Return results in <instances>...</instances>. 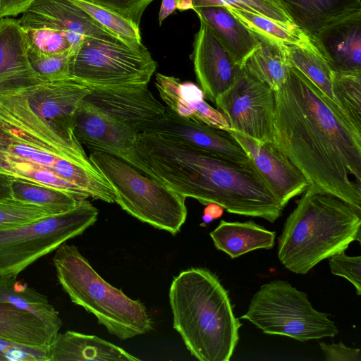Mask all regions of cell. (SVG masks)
<instances>
[{
	"label": "cell",
	"instance_id": "42",
	"mask_svg": "<svg viewBox=\"0 0 361 361\" xmlns=\"http://www.w3.org/2000/svg\"><path fill=\"white\" fill-rule=\"evenodd\" d=\"M14 178L0 172V200L13 198L12 183Z\"/></svg>",
	"mask_w": 361,
	"mask_h": 361
},
{
	"label": "cell",
	"instance_id": "3",
	"mask_svg": "<svg viewBox=\"0 0 361 361\" xmlns=\"http://www.w3.org/2000/svg\"><path fill=\"white\" fill-rule=\"evenodd\" d=\"M173 328L200 361H228L238 343L241 323L216 274L197 267L175 276L169 290Z\"/></svg>",
	"mask_w": 361,
	"mask_h": 361
},
{
	"label": "cell",
	"instance_id": "9",
	"mask_svg": "<svg viewBox=\"0 0 361 361\" xmlns=\"http://www.w3.org/2000/svg\"><path fill=\"white\" fill-rule=\"evenodd\" d=\"M98 214V209L85 200L68 212L0 228V276H18L68 240L82 234L96 222Z\"/></svg>",
	"mask_w": 361,
	"mask_h": 361
},
{
	"label": "cell",
	"instance_id": "43",
	"mask_svg": "<svg viewBox=\"0 0 361 361\" xmlns=\"http://www.w3.org/2000/svg\"><path fill=\"white\" fill-rule=\"evenodd\" d=\"M176 9V0H162L159 13V23L161 25L169 15Z\"/></svg>",
	"mask_w": 361,
	"mask_h": 361
},
{
	"label": "cell",
	"instance_id": "16",
	"mask_svg": "<svg viewBox=\"0 0 361 361\" xmlns=\"http://www.w3.org/2000/svg\"><path fill=\"white\" fill-rule=\"evenodd\" d=\"M192 60L196 78L204 97L214 104L234 84L242 67L234 62L212 30L202 20L195 37Z\"/></svg>",
	"mask_w": 361,
	"mask_h": 361
},
{
	"label": "cell",
	"instance_id": "26",
	"mask_svg": "<svg viewBox=\"0 0 361 361\" xmlns=\"http://www.w3.org/2000/svg\"><path fill=\"white\" fill-rule=\"evenodd\" d=\"M0 302L28 312L59 331L62 321L47 298L22 283L15 275L0 276Z\"/></svg>",
	"mask_w": 361,
	"mask_h": 361
},
{
	"label": "cell",
	"instance_id": "35",
	"mask_svg": "<svg viewBox=\"0 0 361 361\" xmlns=\"http://www.w3.org/2000/svg\"><path fill=\"white\" fill-rule=\"evenodd\" d=\"M73 50L47 55L29 47L27 56L36 75L47 80H59L69 78V62Z\"/></svg>",
	"mask_w": 361,
	"mask_h": 361
},
{
	"label": "cell",
	"instance_id": "38",
	"mask_svg": "<svg viewBox=\"0 0 361 361\" xmlns=\"http://www.w3.org/2000/svg\"><path fill=\"white\" fill-rule=\"evenodd\" d=\"M329 259L331 272L346 279L355 288L357 295L361 294V257H350L345 251L336 253Z\"/></svg>",
	"mask_w": 361,
	"mask_h": 361
},
{
	"label": "cell",
	"instance_id": "40",
	"mask_svg": "<svg viewBox=\"0 0 361 361\" xmlns=\"http://www.w3.org/2000/svg\"><path fill=\"white\" fill-rule=\"evenodd\" d=\"M319 346L327 361H361L360 349L347 347L341 341L338 343L320 342Z\"/></svg>",
	"mask_w": 361,
	"mask_h": 361
},
{
	"label": "cell",
	"instance_id": "4",
	"mask_svg": "<svg viewBox=\"0 0 361 361\" xmlns=\"http://www.w3.org/2000/svg\"><path fill=\"white\" fill-rule=\"evenodd\" d=\"M278 238V257L289 271L309 272L321 261L360 243L361 213L340 198L307 188Z\"/></svg>",
	"mask_w": 361,
	"mask_h": 361
},
{
	"label": "cell",
	"instance_id": "22",
	"mask_svg": "<svg viewBox=\"0 0 361 361\" xmlns=\"http://www.w3.org/2000/svg\"><path fill=\"white\" fill-rule=\"evenodd\" d=\"M293 23L311 39L326 25L361 11L360 0H279Z\"/></svg>",
	"mask_w": 361,
	"mask_h": 361
},
{
	"label": "cell",
	"instance_id": "19",
	"mask_svg": "<svg viewBox=\"0 0 361 361\" xmlns=\"http://www.w3.org/2000/svg\"><path fill=\"white\" fill-rule=\"evenodd\" d=\"M154 85L166 106L178 116L217 129H231L226 116L204 101V92L196 84L157 73Z\"/></svg>",
	"mask_w": 361,
	"mask_h": 361
},
{
	"label": "cell",
	"instance_id": "32",
	"mask_svg": "<svg viewBox=\"0 0 361 361\" xmlns=\"http://www.w3.org/2000/svg\"><path fill=\"white\" fill-rule=\"evenodd\" d=\"M333 91L338 106L361 130V72H334Z\"/></svg>",
	"mask_w": 361,
	"mask_h": 361
},
{
	"label": "cell",
	"instance_id": "34",
	"mask_svg": "<svg viewBox=\"0 0 361 361\" xmlns=\"http://www.w3.org/2000/svg\"><path fill=\"white\" fill-rule=\"evenodd\" d=\"M51 214L48 210L14 198L0 200V228L27 224Z\"/></svg>",
	"mask_w": 361,
	"mask_h": 361
},
{
	"label": "cell",
	"instance_id": "14",
	"mask_svg": "<svg viewBox=\"0 0 361 361\" xmlns=\"http://www.w3.org/2000/svg\"><path fill=\"white\" fill-rule=\"evenodd\" d=\"M23 30L47 28L66 34L73 49L86 39H97L118 44L122 40L71 0H35L17 19Z\"/></svg>",
	"mask_w": 361,
	"mask_h": 361
},
{
	"label": "cell",
	"instance_id": "1",
	"mask_svg": "<svg viewBox=\"0 0 361 361\" xmlns=\"http://www.w3.org/2000/svg\"><path fill=\"white\" fill-rule=\"evenodd\" d=\"M274 94L273 143L303 173L308 188L361 213V130L294 67Z\"/></svg>",
	"mask_w": 361,
	"mask_h": 361
},
{
	"label": "cell",
	"instance_id": "41",
	"mask_svg": "<svg viewBox=\"0 0 361 361\" xmlns=\"http://www.w3.org/2000/svg\"><path fill=\"white\" fill-rule=\"evenodd\" d=\"M35 0H0V18L23 13Z\"/></svg>",
	"mask_w": 361,
	"mask_h": 361
},
{
	"label": "cell",
	"instance_id": "10",
	"mask_svg": "<svg viewBox=\"0 0 361 361\" xmlns=\"http://www.w3.org/2000/svg\"><path fill=\"white\" fill-rule=\"evenodd\" d=\"M156 69L142 43L129 46L90 38L73 50L69 77L91 86L148 84Z\"/></svg>",
	"mask_w": 361,
	"mask_h": 361
},
{
	"label": "cell",
	"instance_id": "12",
	"mask_svg": "<svg viewBox=\"0 0 361 361\" xmlns=\"http://www.w3.org/2000/svg\"><path fill=\"white\" fill-rule=\"evenodd\" d=\"M147 85H87L90 91L82 100L138 134L146 133L166 118V106L154 97Z\"/></svg>",
	"mask_w": 361,
	"mask_h": 361
},
{
	"label": "cell",
	"instance_id": "28",
	"mask_svg": "<svg viewBox=\"0 0 361 361\" xmlns=\"http://www.w3.org/2000/svg\"><path fill=\"white\" fill-rule=\"evenodd\" d=\"M285 48L289 66L302 73L325 96L338 106L333 91L334 72L313 40Z\"/></svg>",
	"mask_w": 361,
	"mask_h": 361
},
{
	"label": "cell",
	"instance_id": "7",
	"mask_svg": "<svg viewBox=\"0 0 361 361\" xmlns=\"http://www.w3.org/2000/svg\"><path fill=\"white\" fill-rule=\"evenodd\" d=\"M89 158L110 184L124 211L153 227L176 234L187 217L185 197L120 158L92 150Z\"/></svg>",
	"mask_w": 361,
	"mask_h": 361
},
{
	"label": "cell",
	"instance_id": "44",
	"mask_svg": "<svg viewBox=\"0 0 361 361\" xmlns=\"http://www.w3.org/2000/svg\"><path fill=\"white\" fill-rule=\"evenodd\" d=\"M224 211V209L219 204L210 202L206 205L203 214L211 216L213 219H216L223 215Z\"/></svg>",
	"mask_w": 361,
	"mask_h": 361
},
{
	"label": "cell",
	"instance_id": "18",
	"mask_svg": "<svg viewBox=\"0 0 361 361\" xmlns=\"http://www.w3.org/2000/svg\"><path fill=\"white\" fill-rule=\"evenodd\" d=\"M312 39L334 72H361V11L326 25Z\"/></svg>",
	"mask_w": 361,
	"mask_h": 361
},
{
	"label": "cell",
	"instance_id": "33",
	"mask_svg": "<svg viewBox=\"0 0 361 361\" xmlns=\"http://www.w3.org/2000/svg\"><path fill=\"white\" fill-rule=\"evenodd\" d=\"M87 13L107 30L125 41L136 45L142 43L140 27L117 13L85 0H71Z\"/></svg>",
	"mask_w": 361,
	"mask_h": 361
},
{
	"label": "cell",
	"instance_id": "6",
	"mask_svg": "<svg viewBox=\"0 0 361 361\" xmlns=\"http://www.w3.org/2000/svg\"><path fill=\"white\" fill-rule=\"evenodd\" d=\"M0 172L14 179L111 203L114 192L94 166L68 159L0 132Z\"/></svg>",
	"mask_w": 361,
	"mask_h": 361
},
{
	"label": "cell",
	"instance_id": "8",
	"mask_svg": "<svg viewBox=\"0 0 361 361\" xmlns=\"http://www.w3.org/2000/svg\"><path fill=\"white\" fill-rule=\"evenodd\" d=\"M240 319L248 320L265 334L300 341L334 337L338 333L329 314L312 307L306 293L280 279L261 286Z\"/></svg>",
	"mask_w": 361,
	"mask_h": 361
},
{
	"label": "cell",
	"instance_id": "15",
	"mask_svg": "<svg viewBox=\"0 0 361 361\" xmlns=\"http://www.w3.org/2000/svg\"><path fill=\"white\" fill-rule=\"evenodd\" d=\"M228 131L244 149L283 207L308 188L303 173L273 142H258L232 129Z\"/></svg>",
	"mask_w": 361,
	"mask_h": 361
},
{
	"label": "cell",
	"instance_id": "27",
	"mask_svg": "<svg viewBox=\"0 0 361 361\" xmlns=\"http://www.w3.org/2000/svg\"><path fill=\"white\" fill-rule=\"evenodd\" d=\"M257 38L259 46L243 66L275 92L285 83L288 75L290 66L286 48L267 39Z\"/></svg>",
	"mask_w": 361,
	"mask_h": 361
},
{
	"label": "cell",
	"instance_id": "39",
	"mask_svg": "<svg viewBox=\"0 0 361 361\" xmlns=\"http://www.w3.org/2000/svg\"><path fill=\"white\" fill-rule=\"evenodd\" d=\"M100 6L132 21L140 27L146 8L154 0H85Z\"/></svg>",
	"mask_w": 361,
	"mask_h": 361
},
{
	"label": "cell",
	"instance_id": "36",
	"mask_svg": "<svg viewBox=\"0 0 361 361\" xmlns=\"http://www.w3.org/2000/svg\"><path fill=\"white\" fill-rule=\"evenodd\" d=\"M29 47L47 55L56 54L73 49L65 33L47 28L23 30Z\"/></svg>",
	"mask_w": 361,
	"mask_h": 361
},
{
	"label": "cell",
	"instance_id": "25",
	"mask_svg": "<svg viewBox=\"0 0 361 361\" xmlns=\"http://www.w3.org/2000/svg\"><path fill=\"white\" fill-rule=\"evenodd\" d=\"M58 333L34 314L0 302V337L27 345L49 346Z\"/></svg>",
	"mask_w": 361,
	"mask_h": 361
},
{
	"label": "cell",
	"instance_id": "21",
	"mask_svg": "<svg viewBox=\"0 0 361 361\" xmlns=\"http://www.w3.org/2000/svg\"><path fill=\"white\" fill-rule=\"evenodd\" d=\"M49 360L137 361L123 348L94 335L58 333L49 345Z\"/></svg>",
	"mask_w": 361,
	"mask_h": 361
},
{
	"label": "cell",
	"instance_id": "37",
	"mask_svg": "<svg viewBox=\"0 0 361 361\" xmlns=\"http://www.w3.org/2000/svg\"><path fill=\"white\" fill-rule=\"evenodd\" d=\"M49 360V346L27 345L0 337V361Z\"/></svg>",
	"mask_w": 361,
	"mask_h": 361
},
{
	"label": "cell",
	"instance_id": "5",
	"mask_svg": "<svg viewBox=\"0 0 361 361\" xmlns=\"http://www.w3.org/2000/svg\"><path fill=\"white\" fill-rule=\"evenodd\" d=\"M53 264L72 302L93 314L111 334L126 340L153 329L145 306L104 280L76 246L61 244L55 250Z\"/></svg>",
	"mask_w": 361,
	"mask_h": 361
},
{
	"label": "cell",
	"instance_id": "20",
	"mask_svg": "<svg viewBox=\"0 0 361 361\" xmlns=\"http://www.w3.org/2000/svg\"><path fill=\"white\" fill-rule=\"evenodd\" d=\"M228 51L234 62L243 66L259 46L258 38L226 6H212L192 9Z\"/></svg>",
	"mask_w": 361,
	"mask_h": 361
},
{
	"label": "cell",
	"instance_id": "30",
	"mask_svg": "<svg viewBox=\"0 0 361 361\" xmlns=\"http://www.w3.org/2000/svg\"><path fill=\"white\" fill-rule=\"evenodd\" d=\"M227 8L257 37L267 39L283 47L312 41L295 25H288L244 10Z\"/></svg>",
	"mask_w": 361,
	"mask_h": 361
},
{
	"label": "cell",
	"instance_id": "17",
	"mask_svg": "<svg viewBox=\"0 0 361 361\" xmlns=\"http://www.w3.org/2000/svg\"><path fill=\"white\" fill-rule=\"evenodd\" d=\"M169 137L228 159L247 163L251 161L228 131L181 118L166 106V118L147 133Z\"/></svg>",
	"mask_w": 361,
	"mask_h": 361
},
{
	"label": "cell",
	"instance_id": "31",
	"mask_svg": "<svg viewBox=\"0 0 361 361\" xmlns=\"http://www.w3.org/2000/svg\"><path fill=\"white\" fill-rule=\"evenodd\" d=\"M179 11L224 6L263 16L288 25H295L279 0H176Z\"/></svg>",
	"mask_w": 361,
	"mask_h": 361
},
{
	"label": "cell",
	"instance_id": "24",
	"mask_svg": "<svg viewBox=\"0 0 361 361\" xmlns=\"http://www.w3.org/2000/svg\"><path fill=\"white\" fill-rule=\"evenodd\" d=\"M29 44L17 19L0 18V82L36 75L27 56Z\"/></svg>",
	"mask_w": 361,
	"mask_h": 361
},
{
	"label": "cell",
	"instance_id": "29",
	"mask_svg": "<svg viewBox=\"0 0 361 361\" xmlns=\"http://www.w3.org/2000/svg\"><path fill=\"white\" fill-rule=\"evenodd\" d=\"M13 197L48 210L51 214H59L75 208L86 200L56 188L14 179L12 183Z\"/></svg>",
	"mask_w": 361,
	"mask_h": 361
},
{
	"label": "cell",
	"instance_id": "11",
	"mask_svg": "<svg viewBox=\"0 0 361 361\" xmlns=\"http://www.w3.org/2000/svg\"><path fill=\"white\" fill-rule=\"evenodd\" d=\"M214 104L231 129L258 142H273L274 91L243 66L234 84Z\"/></svg>",
	"mask_w": 361,
	"mask_h": 361
},
{
	"label": "cell",
	"instance_id": "13",
	"mask_svg": "<svg viewBox=\"0 0 361 361\" xmlns=\"http://www.w3.org/2000/svg\"><path fill=\"white\" fill-rule=\"evenodd\" d=\"M73 132L79 142L90 151L116 156L152 178L150 171L137 151L139 134L83 100L75 113Z\"/></svg>",
	"mask_w": 361,
	"mask_h": 361
},
{
	"label": "cell",
	"instance_id": "23",
	"mask_svg": "<svg viewBox=\"0 0 361 361\" xmlns=\"http://www.w3.org/2000/svg\"><path fill=\"white\" fill-rule=\"evenodd\" d=\"M209 235L216 248L232 259L252 250L271 249L276 238L275 231L252 221L228 222L221 220Z\"/></svg>",
	"mask_w": 361,
	"mask_h": 361
},
{
	"label": "cell",
	"instance_id": "2",
	"mask_svg": "<svg viewBox=\"0 0 361 361\" xmlns=\"http://www.w3.org/2000/svg\"><path fill=\"white\" fill-rule=\"evenodd\" d=\"M137 151L152 177L202 204L273 223L284 207L252 161L237 162L152 133H140Z\"/></svg>",
	"mask_w": 361,
	"mask_h": 361
}]
</instances>
